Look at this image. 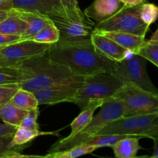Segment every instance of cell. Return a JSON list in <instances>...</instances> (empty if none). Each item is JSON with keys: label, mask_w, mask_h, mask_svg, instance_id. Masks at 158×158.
Listing matches in <instances>:
<instances>
[{"label": "cell", "mask_w": 158, "mask_h": 158, "mask_svg": "<svg viewBox=\"0 0 158 158\" xmlns=\"http://www.w3.org/2000/svg\"><path fill=\"white\" fill-rule=\"evenodd\" d=\"M47 54L52 61L63 65L75 76L87 77L113 73L114 62L99 53L91 40L60 42L52 44Z\"/></svg>", "instance_id": "obj_1"}, {"label": "cell", "mask_w": 158, "mask_h": 158, "mask_svg": "<svg viewBox=\"0 0 158 158\" xmlns=\"http://www.w3.org/2000/svg\"><path fill=\"white\" fill-rule=\"evenodd\" d=\"M18 66L24 77L19 87L32 93L75 76L68 67L52 61L47 52L26 59Z\"/></svg>", "instance_id": "obj_2"}, {"label": "cell", "mask_w": 158, "mask_h": 158, "mask_svg": "<svg viewBox=\"0 0 158 158\" xmlns=\"http://www.w3.org/2000/svg\"><path fill=\"white\" fill-rule=\"evenodd\" d=\"M97 115L94 116L89 124L74 135H69L56 142L48 153L60 152L80 145L86 139L97 134L100 130L114 120L123 117V108L121 103L114 97L104 101Z\"/></svg>", "instance_id": "obj_3"}, {"label": "cell", "mask_w": 158, "mask_h": 158, "mask_svg": "<svg viewBox=\"0 0 158 158\" xmlns=\"http://www.w3.org/2000/svg\"><path fill=\"white\" fill-rule=\"evenodd\" d=\"M122 84L118 77L110 73L84 77L71 103H75L82 110L92 100H106L113 97Z\"/></svg>", "instance_id": "obj_4"}, {"label": "cell", "mask_w": 158, "mask_h": 158, "mask_svg": "<svg viewBox=\"0 0 158 158\" xmlns=\"http://www.w3.org/2000/svg\"><path fill=\"white\" fill-rule=\"evenodd\" d=\"M97 134L158 138V114L121 117L106 124Z\"/></svg>", "instance_id": "obj_5"}, {"label": "cell", "mask_w": 158, "mask_h": 158, "mask_svg": "<svg viewBox=\"0 0 158 158\" xmlns=\"http://www.w3.org/2000/svg\"><path fill=\"white\" fill-rule=\"evenodd\" d=\"M113 97L121 103L123 117L158 114V95L132 83H123Z\"/></svg>", "instance_id": "obj_6"}, {"label": "cell", "mask_w": 158, "mask_h": 158, "mask_svg": "<svg viewBox=\"0 0 158 158\" xmlns=\"http://www.w3.org/2000/svg\"><path fill=\"white\" fill-rule=\"evenodd\" d=\"M140 6L128 7L123 6L108 19L94 26L95 32H119L145 37L150 26L145 24L140 17Z\"/></svg>", "instance_id": "obj_7"}, {"label": "cell", "mask_w": 158, "mask_h": 158, "mask_svg": "<svg viewBox=\"0 0 158 158\" xmlns=\"http://www.w3.org/2000/svg\"><path fill=\"white\" fill-rule=\"evenodd\" d=\"M122 83H130L158 95V89L150 79L147 71V60L138 54L131 58L114 62L113 73Z\"/></svg>", "instance_id": "obj_8"}, {"label": "cell", "mask_w": 158, "mask_h": 158, "mask_svg": "<svg viewBox=\"0 0 158 158\" xmlns=\"http://www.w3.org/2000/svg\"><path fill=\"white\" fill-rule=\"evenodd\" d=\"M84 77L73 76L67 80L33 92L39 105H54L63 102H72Z\"/></svg>", "instance_id": "obj_9"}, {"label": "cell", "mask_w": 158, "mask_h": 158, "mask_svg": "<svg viewBox=\"0 0 158 158\" xmlns=\"http://www.w3.org/2000/svg\"><path fill=\"white\" fill-rule=\"evenodd\" d=\"M50 46L51 44L30 40H20L7 46H0V66H18L26 59L46 52Z\"/></svg>", "instance_id": "obj_10"}, {"label": "cell", "mask_w": 158, "mask_h": 158, "mask_svg": "<svg viewBox=\"0 0 158 158\" xmlns=\"http://www.w3.org/2000/svg\"><path fill=\"white\" fill-rule=\"evenodd\" d=\"M60 33V42H77L90 40L95 25L92 21L75 22L63 17L50 18Z\"/></svg>", "instance_id": "obj_11"}, {"label": "cell", "mask_w": 158, "mask_h": 158, "mask_svg": "<svg viewBox=\"0 0 158 158\" xmlns=\"http://www.w3.org/2000/svg\"><path fill=\"white\" fill-rule=\"evenodd\" d=\"M12 9L29 11L52 17L68 19L60 0H11Z\"/></svg>", "instance_id": "obj_12"}, {"label": "cell", "mask_w": 158, "mask_h": 158, "mask_svg": "<svg viewBox=\"0 0 158 158\" xmlns=\"http://www.w3.org/2000/svg\"><path fill=\"white\" fill-rule=\"evenodd\" d=\"M90 40L96 50L111 61L120 62L124 60L127 49L122 47L109 37L93 32Z\"/></svg>", "instance_id": "obj_13"}, {"label": "cell", "mask_w": 158, "mask_h": 158, "mask_svg": "<svg viewBox=\"0 0 158 158\" xmlns=\"http://www.w3.org/2000/svg\"><path fill=\"white\" fill-rule=\"evenodd\" d=\"M123 6V4L119 0H94L83 13L97 24L110 18Z\"/></svg>", "instance_id": "obj_14"}, {"label": "cell", "mask_w": 158, "mask_h": 158, "mask_svg": "<svg viewBox=\"0 0 158 158\" xmlns=\"http://www.w3.org/2000/svg\"><path fill=\"white\" fill-rule=\"evenodd\" d=\"M19 16L27 23L26 31L21 35V40H27L47 25L52 23L50 18L40 13L22 9H12Z\"/></svg>", "instance_id": "obj_15"}, {"label": "cell", "mask_w": 158, "mask_h": 158, "mask_svg": "<svg viewBox=\"0 0 158 158\" xmlns=\"http://www.w3.org/2000/svg\"><path fill=\"white\" fill-rule=\"evenodd\" d=\"M109 37L115 41L117 44L127 49L133 51L134 53L138 54L139 50L145 42V37L139 36L134 34L119 32H98Z\"/></svg>", "instance_id": "obj_16"}, {"label": "cell", "mask_w": 158, "mask_h": 158, "mask_svg": "<svg viewBox=\"0 0 158 158\" xmlns=\"http://www.w3.org/2000/svg\"><path fill=\"white\" fill-rule=\"evenodd\" d=\"M46 135L59 136V131L46 132V131H40L39 129H26V128L18 127L10 142V146L11 148H25L26 147L29 146V143L35 138L40 136Z\"/></svg>", "instance_id": "obj_17"}, {"label": "cell", "mask_w": 158, "mask_h": 158, "mask_svg": "<svg viewBox=\"0 0 158 158\" xmlns=\"http://www.w3.org/2000/svg\"><path fill=\"white\" fill-rule=\"evenodd\" d=\"M104 101L105 100H92L89 102L70 123L71 133L69 135H74L84 129L94 117L96 110L100 108Z\"/></svg>", "instance_id": "obj_18"}, {"label": "cell", "mask_w": 158, "mask_h": 158, "mask_svg": "<svg viewBox=\"0 0 158 158\" xmlns=\"http://www.w3.org/2000/svg\"><path fill=\"white\" fill-rule=\"evenodd\" d=\"M140 137L129 136L113 145L112 148L116 158H134L137 157L140 149Z\"/></svg>", "instance_id": "obj_19"}, {"label": "cell", "mask_w": 158, "mask_h": 158, "mask_svg": "<svg viewBox=\"0 0 158 158\" xmlns=\"http://www.w3.org/2000/svg\"><path fill=\"white\" fill-rule=\"evenodd\" d=\"M26 28L27 23L12 9L9 11L7 17L0 23V33L21 36Z\"/></svg>", "instance_id": "obj_20"}, {"label": "cell", "mask_w": 158, "mask_h": 158, "mask_svg": "<svg viewBox=\"0 0 158 158\" xmlns=\"http://www.w3.org/2000/svg\"><path fill=\"white\" fill-rule=\"evenodd\" d=\"M28 114L27 110L16 107L9 103L0 106V119L4 123L19 127Z\"/></svg>", "instance_id": "obj_21"}, {"label": "cell", "mask_w": 158, "mask_h": 158, "mask_svg": "<svg viewBox=\"0 0 158 158\" xmlns=\"http://www.w3.org/2000/svg\"><path fill=\"white\" fill-rule=\"evenodd\" d=\"M9 103L16 107L27 111L36 109L39 106L38 100L35 98L33 93L21 88H19L14 94Z\"/></svg>", "instance_id": "obj_22"}, {"label": "cell", "mask_w": 158, "mask_h": 158, "mask_svg": "<svg viewBox=\"0 0 158 158\" xmlns=\"http://www.w3.org/2000/svg\"><path fill=\"white\" fill-rule=\"evenodd\" d=\"M59 40H60V33H59L56 26L53 24L52 21L50 24L43 27L33 36L27 40L35 42V43L52 45L57 43Z\"/></svg>", "instance_id": "obj_23"}, {"label": "cell", "mask_w": 158, "mask_h": 158, "mask_svg": "<svg viewBox=\"0 0 158 158\" xmlns=\"http://www.w3.org/2000/svg\"><path fill=\"white\" fill-rule=\"evenodd\" d=\"M24 80L22 69L18 66H0V85L19 84Z\"/></svg>", "instance_id": "obj_24"}, {"label": "cell", "mask_w": 158, "mask_h": 158, "mask_svg": "<svg viewBox=\"0 0 158 158\" xmlns=\"http://www.w3.org/2000/svg\"><path fill=\"white\" fill-rule=\"evenodd\" d=\"M129 136L126 135H113V134H97L90 137L83 141V144L96 147L97 148L112 147L117 142ZM81 143V144H82Z\"/></svg>", "instance_id": "obj_25"}, {"label": "cell", "mask_w": 158, "mask_h": 158, "mask_svg": "<svg viewBox=\"0 0 158 158\" xmlns=\"http://www.w3.org/2000/svg\"><path fill=\"white\" fill-rule=\"evenodd\" d=\"M60 2L69 20L75 22H87L90 20L80 9L77 0H60Z\"/></svg>", "instance_id": "obj_26"}, {"label": "cell", "mask_w": 158, "mask_h": 158, "mask_svg": "<svg viewBox=\"0 0 158 158\" xmlns=\"http://www.w3.org/2000/svg\"><path fill=\"white\" fill-rule=\"evenodd\" d=\"M146 60L151 62L158 67V40H145L144 43L138 52Z\"/></svg>", "instance_id": "obj_27"}, {"label": "cell", "mask_w": 158, "mask_h": 158, "mask_svg": "<svg viewBox=\"0 0 158 158\" xmlns=\"http://www.w3.org/2000/svg\"><path fill=\"white\" fill-rule=\"evenodd\" d=\"M140 17L145 24L151 26L158 19V6L153 3L143 2L140 6Z\"/></svg>", "instance_id": "obj_28"}, {"label": "cell", "mask_w": 158, "mask_h": 158, "mask_svg": "<svg viewBox=\"0 0 158 158\" xmlns=\"http://www.w3.org/2000/svg\"><path fill=\"white\" fill-rule=\"evenodd\" d=\"M97 148L94 146H89V145L86 144H82L77 145V146L73 147V148H70L69 150H66L64 151H60V152H54L56 153L58 155L61 156V157H67V158H77L81 156L86 155V154H89L95 151Z\"/></svg>", "instance_id": "obj_29"}, {"label": "cell", "mask_w": 158, "mask_h": 158, "mask_svg": "<svg viewBox=\"0 0 158 158\" xmlns=\"http://www.w3.org/2000/svg\"><path fill=\"white\" fill-rule=\"evenodd\" d=\"M19 88L18 83L0 85V105L9 103Z\"/></svg>", "instance_id": "obj_30"}, {"label": "cell", "mask_w": 158, "mask_h": 158, "mask_svg": "<svg viewBox=\"0 0 158 158\" xmlns=\"http://www.w3.org/2000/svg\"><path fill=\"white\" fill-rule=\"evenodd\" d=\"M39 115H40L39 108L28 111L27 115L25 117L24 120H23L19 127L26 128V129H40V126H39L38 122H37Z\"/></svg>", "instance_id": "obj_31"}, {"label": "cell", "mask_w": 158, "mask_h": 158, "mask_svg": "<svg viewBox=\"0 0 158 158\" xmlns=\"http://www.w3.org/2000/svg\"><path fill=\"white\" fill-rule=\"evenodd\" d=\"M13 136L0 138V157L14 151L21 152L24 148H11L10 142Z\"/></svg>", "instance_id": "obj_32"}, {"label": "cell", "mask_w": 158, "mask_h": 158, "mask_svg": "<svg viewBox=\"0 0 158 158\" xmlns=\"http://www.w3.org/2000/svg\"><path fill=\"white\" fill-rule=\"evenodd\" d=\"M17 130V127L3 123H0V138L13 136Z\"/></svg>", "instance_id": "obj_33"}, {"label": "cell", "mask_w": 158, "mask_h": 158, "mask_svg": "<svg viewBox=\"0 0 158 158\" xmlns=\"http://www.w3.org/2000/svg\"><path fill=\"white\" fill-rule=\"evenodd\" d=\"M20 40H21L20 35H6V34L0 33V46H7V45L16 43Z\"/></svg>", "instance_id": "obj_34"}, {"label": "cell", "mask_w": 158, "mask_h": 158, "mask_svg": "<svg viewBox=\"0 0 158 158\" xmlns=\"http://www.w3.org/2000/svg\"><path fill=\"white\" fill-rule=\"evenodd\" d=\"M123 4V6L128 7H134V6H140L145 2V0H119Z\"/></svg>", "instance_id": "obj_35"}, {"label": "cell", "mask_w": 158, "mask_h": 158, "mask_svg": "<svg viewBox=\"0 0 158 158\" xmlns=\"http://www.w3.org/2000/svg\"><path fill=\"white\" fill-rule=\"evenodd\" d=\"M12 9L11 0H0V10H10Z\"/></svg>", "instance_id": "obj_36"}, {"label": "cell", "mask_w": 158, "mask_h": 158, "mask_svg": "<svg viewBox=\"0 0 158 158\" xmlns=\"http://www.w3.org/2000/svg\"><path fill=\"white\" fill-rule=\"evenodd\" d=\"M0 158H23V154H20L19 151H14V152L6 154Z\"/></svg>", "instance_id": "obj_37"}, {"label": "cell", "mask_w": 158, "mask_h": 158, "mask_svg": "<svg viewBox=\"0 0 158 158\" xmlns=\"http://www.w3.org/2000/svg\"><path fill=\"white\" fill-rule=\"evenodd\" d=\"M154 153H153V155L151 156L150 158H158V138L154 139Z\"/></svg>", "instance_id": "obj_38"}, {"label": "cell", "mask_w": 158, "mask_h": 158, "mask_svg": "<svg viewBox=\"0 0 158 158\" xmlns=\"http://www.w3.org/2000/svg\"><path fill=\"white\" fill-rule=\"evenodd\" d=\"M9 11H7V10H0V23H1V22L2 21L3 19H5L6 17H7L8 14H9Z\"/></svg>", "instance_id": "obj_39"}, {"label": "cell", "mask_w": 158, "mask_h": 158, "mask_svg": "<svg viewBox=\"0 0 158 158\" xmlns=\"http://www.w3.org/2000/svg\"><path fill=\"white\" fill-rule=\"evenodd\" d=\"M46 158H67L64 157H61V156L58 155L56 153H48L46 155Z\"/></svg>", "instance_id": "obj_40"}, {"label": "cell", "mask_w": 158, "mask_h": 158, "mask_svg": "<svg viewBox=\"0 0 158 158\" xmlns=\"http://www.w3.org/2000/svg\"><path fill=\"white\" fill-rule=\"evenodd\" d=\"M23 158H46L45 156H39V155H24L23 154Z\"/></svg>", "instance_id": "obj_41"}, {"label": "cell", "mask_w": 158, "mask_h": 158, "mask_svg": "<svg viewBox=\"0 0 158 158\" xmlns=\"http://www.w3.org/2000/svg\"><path fill=\"white\" fill-rule=\"evenodd\" d=\"M150 40H158V29L154 32V33L152 34V35H151V37Z\"/></svg>", "instance_id": "obj_42"}, {"label": "cell", "mask_w": 158, "mask_h": 158, "mask_svg": "<svg viewBox=\"0 0 158 158\" xmlns=\"http://www.w3.org/2000/svg\"><path fill=\"white\" fill-rule=\"evenodd\" d=\"M150 157H151V156L143 155V156H137V157H134V158H150ZM105 158H111V157H105Z\"/></svg>", "instance_id": "obj_43"}, {"label": "cell", "mask_w": 158, "mask_h": 158, "mask_svg": "<svg viewBox=\"0 0 158 158\" xmlns=\"http://www.w3.org/2000/svg\"><path fill=\"white\" fill-rule=\"evenodd\" d=\"M0 106H1V105H0Z\"/></svg>", "instance_id": "obj_44"}, {"label": "cell", "mask_w": 158, "mask_h": 158, "mask_svg": "<svg viewBox=\"0 0 158 158\" xmlns=\"http://www.w3.org/2000/svg\"></svg>", "instance_id": "obj_45"}]
</instances>
